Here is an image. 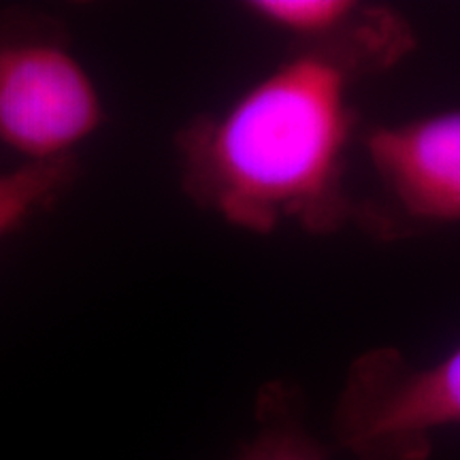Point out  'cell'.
Segmentation results:
<instances>
[{
    "label": "cell",
    "mask_w": 460,
    "mask_h": 460,
    "mask_svg": "<svg viewBox=\"0 0 460 460\" xmlns=\"http://www.w3.org/2000/svg\"><path fill=\"white\" fill-rule=\"evenodd\" d=\"M360 82L335 56L292 48L226 107L194 115L175 132L183 197L252 234L290 224L329 237L358 226L348 169L360 137L352 101Z\"/></svg>",
    "instance_id": "cell-1"
},
{
    "label": "cell",
    "mask_w": 460,
    "mask_h": 460,
    "mask_svg": "<svg viewBox=\"0 0 460 460\" xmlns=\"http://www.w3.org/2000/svg\"><path fill=\"white\" fill-rule=\"evenodd\" d=\"M105 118L68 28L37 9H0V146L32 164L77 158Z\"/></svg>",
    "instance_id": "cell-2"
},
{
    "label": "cell",
    "mask_w": 460,
    "mask_h": 460,
    "mask_svg": "<svg viewBox=\"0 0 460 460\" xmlns=\"http://www.w3.org/2000/svg\"><path fill=\"white\" fill-rule=\"evenodd\" d=\"M452 427H460V343L429 365L394 345L356 354L331 422L354 460H427L435 435Z\"/></svg>",
    "instance_id": "cell-3"
},
{
    "label": "cell",
    "mask_w": 460,
    "mask_h": 460,
    "mask_svg": "<svg viewBox=\"0 0 460 460\" xmlns=\"http://www.w3.org/2000/svg\"><path fill=\"white\" fill-rule=\"evenodd\" d=\"M377 199L360 200L358 226L393 241L460 224V107L360 130Z\"/></svg>",
    "instance_id": "cell-4"
},
{
    "label": "cell",
    "mask_w": 460,
    "mask_h": 460,
    "mask_svg": "<svg viewBox=\"0 0 460 460\" xmlns=\"http://www.w3.org/2000/svg\"><path fill=\"white\" fill-rule=\"evenodd\" d=\"M247 15L290 39L352 66L362 79L393 71L418 45L411 22L386 4L356 0H250Z\"/></svg>",
    "instance_id": "cell-5"
},
{
    "label": "cell",
    "mask_w": 460,
    "mask_h": 460,
    "mask_svg": "<svg viewBox=\"0 0 460 460\" xmlns=\"http://www.w3.org/2000/svg\"><path fill=\"white\" fill-rule=\"evenodd\" d=\"M254 435L234 460H331L307 420L303 390L288 379L262 384L254 405Z\"/></svg>",
    "instance_id": "cell-6"
},
{
    "label": "cell",
    "mask_w": 460,
    "mask_h": 460,
    "mask_svg": "<svg viewBox=\"0 0 460 460\" xmlns=\"http://www.w3.org/2000/svg\"><path fill=\"white\" fill-rule=\"evenodd\" d=\"M79 177L77 158L22 163L0 172V237L24 228L66 197Z\"/></svg>",
    "instance_id": "cell-7"
}]
</instances>
